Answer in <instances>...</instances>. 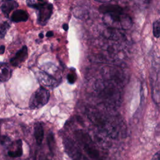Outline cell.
<instances>
[{
	"label": "cell",
	"mask_w": 160,
	"mask_h": 160,
	"mask_svg": "<svg viewBox=\"0 0 160 160\" xmlns=\"http://www.w3.org/2000/svg\"><path fill=\"white\" fill-rule=\"evenodd\" d=\"M152 159H159V151H158L152 158Z\"/></svg>",
	"instance_id": "cell-19"
},
{
	"label": "cell",
	"mask_w": 160,
	"mask_h": 160,
	"mask_svg": "<svg viewBox=\"0 0 160 160\" xmlns=\"http://www.w3.org/2000/svg\"><path fill=\"white\" fill-rule=\"evenodd\" d=\"M64 147L66 152L72 159H87L88 158L82 156L79 148L70 139L66 138L63 140Z\"/></svg>",
	"instance_id": "cell-5"
},
{
	"label": "cell",
	"mask_w": 160,
	"mask_h": 160,
	"mask_svg": "<svg viewBox=\"0 0 160 160\" xmlns=\"http://www.w3.org/2000/svg\"><path fill=\"white\" fill-rule=\"evenodd\" d=\"M53 34H54L53 32H52V31H48V32H46V36L47 37L49 38V37H51V36H53Z\"/></svg>",
	"instance_id": "cell-21"
},
{
	"label": "cell",
	"mask_w": 160,
	"mask_h": 160,
	"mask_svg": "<svg viewBox=\"0 0 160 160\" xmlns=\"http://www.w3.org/2000/svg\"><path fill=\"white\" fill-rule=\"evenodd\" d=\"M39 37L40 38H44V34H43V33H40L39 34Z\"/></svg>",
	"instance_id": "cell-24"
},
{
	"label": "cell",
	"mask_w": 160,
	"mask_h": 160,
	"mask_svg": "<svg viewBox=\"0 0 160 160\" xmlns=\"http://www.w3.org/2000/svg\"><path fill=\"white\" fill-rule=\"evenodd\" d=\"M95 1H98V2H108L111 1L112 0H95Z\"/></svg>",
	"instance_id": "cell-23"
},
{
	"label": "cell",
	"mask_w": 160,
	"mask_h": 160,
	"mask_svg": "<svg viewBox=\"0 0 160 160\" xmlns=\"http://www.w3.org/2000/svg\"><path fill=\"white\" fill-rule=\"evenodd\" d=\"M9 28V24L7 22H4L0 25V38L4 37Z\"/></svg>",
	"instance_id": "cell-16"
},
{
	"label": "cell",
	"mask_w": 160,
	"mask_h": 160,
	"mask_svg": "<svg viewBox=\"0 0 160 160\" xmlns=\"http://www.w3.org/2000/svg\"><path fill=\"white\" fill-rule=\"evenodd\" d=\"M12 75L11 69L5 64L0 65V81L6 82L8 81Z\"/></svg>",
	"instance_id": "cell-11"
},
{
	"label": "cell",
	"mask_w": 160,
	"mask_h": 160,
	"mask_svg": "<svg viewBox=\"0 0 160 160\" xmlns=\"http://www.w3.org/2000/svg\"><path fill=\"white\" fill-rule=\"evenodd\" d=\"M74 134L79 144L82 146L90 158L92 159H99V153L96 149L90 136L87 132L82 130H78L74 132Z\"/></svg>",
	"instance_id": "cell-2"
},
{
	"label": "cell",
	"mask_w": 160,
	"mask_h": 160,
	"mask_svg": "<svg viewBox=\"0 0 160 160\" xmlns=\"http://www.w3.org/2000/svg\"><path fill=\"white\" fill-rule=\"evenodd\" d=\"M47 144L49 151L53 154L55 149V139L54 134L52 132H50L47 136Z\"/></svg>",
	"instance_id": "cell-14"
},
{
	"label": "cell",
	"mask_w": 160,
	"mask_h": 160,
	"mask_svg": "<svg viewBox=\"0 0 160 160\" xmlns=\"http://www.w3.org/2000/svg\"><path fill=\"white\" fill-rule=\"evenodd\" d=\"M28 14L24 10L18 9L13 12L11 16V20L15 22H25L28 19Z\"/></svg>",
	"instance_id": "cell-9"
},
{
	"label": "cell",
	"mask_w": 160,
	"mask_h": 160,
	"mask_svg": "<svg viewBox=\"0 0 160 160\" xmlns=\"http://www.w3.org/2000/svg\"><path fill=\"white\" fill-rule=\"evenodd\" d=\"M28 57V48L26 46H22L15 54V56L11 59L10 62L13 66H18L22 63Z\"/></svg>",
	"instance_id": "cell-6"
},
{
	"label": "cell",
	"mask_w": 160,
	"mask_h": 160,
	"mask_svg": "<svg viewBox=\"0 0 160 160\" xmlns=\"http://www.w3.org/2000/svg\"><path fill=\"white\" fill-rule=\"evenodd\" d=\"M67 79H68V81L69 82V83H70L71 84H74L76 79V75L74 72L69 73L67 76Z\"/></svg>",
	"instance_id": "cell-18"
},
{
	"label": "cell",
	"mask_w": 160,
	"mask_h": 160,
	"mask_svg": "<svg viewBox=\"0 0 160 160\" xmlns=\"http://www.w3.org/2000/svg\"><path fill=\"white\" fill-rule=\"evenodd\" d=\"M159 27H160L159 20L158 19L156 21H154L153 23V35L156 38H159L160 35Z\"/></svg>",
	"instance_id": "cell-15"
},
{
	"label": "cell",
	"mask_w": 160,
	"mask_h": 160,
	"mask_svg": "<svg viewBox=\"0 0 160 160\" xmlns=\"http://www.w3.org/2000/svg\"><path fill=\"white\" fill-rule=\"evenodd\" d=\"M38 1V2H34L31 0H28L27 4L29 7L35 8L38 11V22L41 25H44L51 16L52 4L48 3L44 0Z\"/></svg>",
	"instance_id": "cell-3"
},
{
	"label": "cell",
	"mask_w": 160,
	"mask_h": 160,
	"mask_svg": "<svg viewBox=\"0 0 160 160\" xmlns=\"http://www.w3.org/2000/svg\"><path fill=\"white\" fill-rule=\"evenodd\" d=\"M99 11L103 13H109L113 12H121L123 11L122 8L116 4H104L99 6Z\"/></svg>",
	"instance_id": "cell-10"
},
{
	"label": "cell",
	"mask_w": 160,
	"mask_h": 160,
	"mask_svg": "<svg viewBox=\"0 0 160 160\" xmlns=\"http://www.w3.org/2000/svg\"><path fill=\"white\" fill-rule=\"evenodd\" d=\"M62 28L64 31H68V28H69V26H68V24H63L62 25Z\"/></svg>",
	"instance_id": "cell-22"
},
{
	"label": "cell",
	"mask_w": 160,
	"mask_h": 160,
	"mask_svg": "<svg viewBox=\"0 0 160 160\" xmlns=\"http://www.w3.org/2000/svg\"><path fill=\"white\" fill-rule=\"evenodd\" d=\"M44 128L41 122H36L34 127V136L36 142L38 145H41L44 139Z\"/></svg>",
	"instance_id": "cell-8"
},
{
	"label": "cell",
	"mask_w": 160,
	"mask_h": 160,
	"mask_svg": "<svg viewBox=\"0 0 160 160\" xmlns=\"http://www.w3.org/2000/svg\"><path fill=\"white\" fill-rule=\"evenodd\" d=\"M18 6V4L16 1L13 0H6L2 3L1 9L4 14L8 15L12 9Z\"/></svg>",
	"instance_id": "cell-12"
},
{
	"label": "cell",
	"mask_w": 160,
	"mask_h": 160,
	"mask_svg": "<svg viewBox=\"0 0 160 160\" xmlns=\"http://www.w3.org/2000/svg\"><path fill=\"white\" fill-rule=\"evenodd\" d=\"M11 140L9 137L6 136H0V143L3 146H9L10 144Z\"/></svg>",
	"instance_id": "cell-17"
},
{
	"label": "cell",
	"mask_w": 160,
	"mask_h": 160,
	"mask_svg": "<svg viewBox=\"0 0 160 160\" xmlns=\"http://www.w3.org/2000/svg\"><path fill=\"white\" fill-rule=\"evenodd\" d=\"M39 75V79L46 86H51L55 84L56 79L51 76L46 74V72H41Z\"/></svg>",
	"instance_id": "cell-13"
},
{
	"label": "cell",
	"mask_w": 160,
	"mask_h": 160,
	"mask_svg": "<svg viewBox=\"0 0 160 160\" xmlns=\"http://www.w3.org/2000/svg\"><path fill=\"white\" fill-rule=\"evenodd\" d=\"M104 23L116 28L128 29L132 25L131 18L126 14L121 12H113L104 14Z\"/></svg>",
	"instance_id": "cell-1"
},
{
	"label": "cell",
	"mask_w": 160,
	"mask_h": 160,
	"mask_svg": "<svg viewBox=\"0 0 160 160\" xmlns=\"http://www.w3.org/2000/svg\"><path fill=\"white\" fill-rule=\"evenodd\" d=\"M50 98V93L48 90L43 87H39L32 94L29 106L31 109H39L45 106L49 101Z\"/></svg>",
	"instance_id": "cell-4"
},
{
	"label": "cell",
	"mask_w": 160,
	"mask_h": 160,
	"mask_svg": "<svg viewBox=\"0 0 160 160\" xmlns=\"http://www.w3.org/2000/svg\"><path fill=\"white\" fill-rule=\"evenodd\" d=\"M5 51V46L4 45H1L0 46V54H2Z\"/></svg>",
	"instance_id": "cell-20"
},
{
	"label": "cell",
	"mask_w": 160,
	"mask_h": 160,
	"mask_svg": "<svg viewBox=\"0 0 160 160\" xmlns=\"http://www.w3.org/2000/svg\"><path fill=\"white\" fill-rule=\"evenodd\" d=\"M10 149L8 152L9 156L11 158H18L20 157L22 154V141L18 139L14 142L9 145Z\"/></svg>",
	"instance_id": "cell-7"
}]
</instances>
